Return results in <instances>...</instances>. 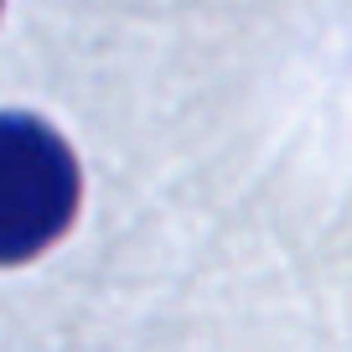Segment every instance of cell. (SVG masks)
Segmentation results:
<instances>
[{
	"label": "cell",
	"mask_w": 352,
	"mask_h": 352,
	"mask_svg": "<svg viewBox=\"0 0 352 352\" xmlns=\"http://www.w3.org/2000/svg\"><path fill=\"white\" fill-rule=\"evenodd\" d=\"M78 212V161L32 114H0V264L42 254Z\"/></svg>",
	"instance_id": "obj_1"
}]
</instances>
